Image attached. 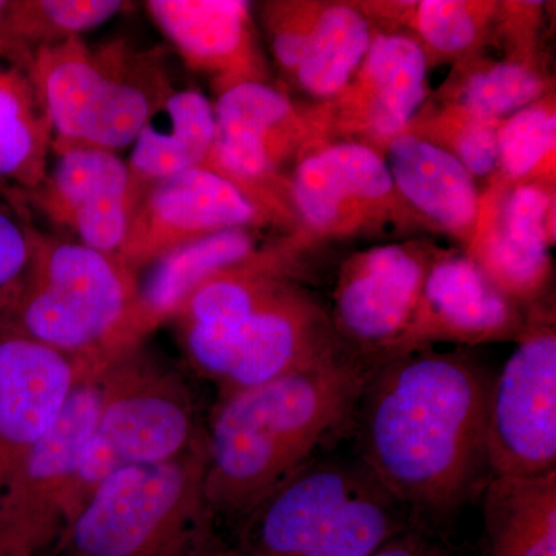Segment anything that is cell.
Returning <instances> with one entry per match:
<instances>
[{"label":"cell","mask_w":556,"mask_h":556,"mask_svg":"<svg viewBox=\"0 0 556 556\" xmlns=\"http://www.w3.org/2000/svg\"><path fill=\"white\" fill-rule=\"evenodd\" d=\"M493 379L456 354H399L369 372L356 412L365 471L397 504L452 510L486 467Z\"/></svg>","instance_id":"6da1fadb"},{"label":"cell","mask_w":556,"mask_h":556,"mask_svg":"<svg viewBox=\"0 0 556 556\" xmlns=\"http://www.w3.org/2000/svg\"><path fill=\"white\" fill-rule=\"evenodd\" d=\"M343 354L219 401L207 441L211 518L248 515L356 412L369 372Z\"/></svg>","instance_id":"7a4b0ae2"},{"label":"cell","mask_w":556,"mask_h":556,"mask_svg":"<svg viewBox=\"0 0 556 556\" xmlns=\"http://www.w3.org/2000/svg\"><path fill=\"white\" fill-rule=\"evenodd\" d=\"M170 320L222 399L339 353L327 317L268 255H251L208 277Z\"/></svg>","instance_id":"3957f363"},{"label":"cell","mask_w":556,"mask_h":556,"mask_svg":"<svg viewBox=\"0 0 556 556\" xmlns=\"http://www.w3.org/2000/svg\"><path fill=\"white\" fill-rule=\"evenodd\" d=\"M137 273L118 255L36 228L27 274L0 325L70 356L105 364L127 348Z\"/></svg>","instance_id":"277c9868"},{"label":"cell","mask_w":556,"mask_h":556,"mask_svg":"<svg viewBox=\"0 0 556 556\" xmlns=\"http://www.w3.org/2000/svg\"><path fill=\"white\" fill-rule=\"evenodd\" d=\"M28 72L53 129L51 153L126 149L175 90L164 54L126 40H64L33 53Z\"/></svg>","instance_id":"5b68a950"},{"label":"cell","mask_w":556,"mask_h":556,"mask_svg":"<svg viewBox=\"0 0 556 556\" xmlns=\"http://www.w3.org/2000/svg\"><path fill=\"white\" fill-rule=\"evenodd\" d=\"M206 437L166 463L116 471L65 529L70 556H193L211 521Z\"/></svg>","instance_id":"8992f818"},{"label":"cell","mask_w":556,"mask_h":556,"mask_svg":"<svg viewBox=\"0 0 556 556\" xmlns=\"http://www.w3.org/2000/svg\"><path fill=\"white\" fill-rule=\"evenodd\" d=\"M397 504L367 471L306 463L244 519L241 556H369L401 533Z\"/></svg>","instance_id":"52a82bcc"},{"label":"cell","mask_w":556,"mask_h":556,"mask_svg":"<svg viewBox=\"0 0 556 556\" xmlns=\"http://www.w3.org/2000/svg\"><path fill=\"white\" fill-rule=\"evenodd\" d=\"M97 383L100 407L76 468L67 527L116 471L175 459L204 438L182 380L138 345L110 358Z\"/></svg>","instance_id":"ba28073f"},{"label":"cell","mask_w":556,"mask_h":556,"mask_svg":"<svg viewBox=\"0 0 556 556\" xmlns=\"http://www.w3.org/2000/svg\"><path fill=\"white\" fill-rule=\"evenodd\" d=\"M518 345L493 379L486 409L492 477L556 470V334L551 321H526Z\"/></svg>","instance_id":"9c48e42d"},{"label":"cell","mask_w":556,"mask_h":556,"mask_svg":"<svg viewBox=\"0 0 556 556\" xmlns=\"http://www.w3.org/2000/svg\"><path fill=\"white\" fill-rule=\"evenodd\" d=\"M97 376L76 387L50 433L0 493V556H36L64 533L76 468L100 407Z\"/></svg>","instance_id":"30bf717a"},{"label":"cell","mask_w":556,"mask_h":556,"mask_svg":"<svg viewBox=\"0 0 556 556\" xmlns=\"http://www.w3.org/2000/svg\"><path fill=\"white\" fill-rule=\"evenodd\" d=\"M104 364L70 356L0 325V493Z\"/></svg>","instance_id":"8fae6325"},{"label":"cell","mask_w":556,"mask_h":556,"mask_svg":"<svg viewBox=\"0 0 556 556\" xmlns=\"http://www.w3.org/2000/svg\"><path fill=\"white\" fill-rule=\"evenodd\" d=\"M262 212L228 179L195 167L150 186L118 258L138 274L182 244L233 228H255Z\"/></svg>","instance_id":"7c38bea8"},{"label":"cell","mask_w":556,"mask_h":556,"mask_svg":"<svg viewBox=\"0 0 556 556\" xmlns=\"http://www.w3.org/2000/svg\"><path fill=\"white\" fill-rule=\"evenodd\" d=\"M54 155L56 164L38 188L14 189L17 195L79 243L118 254L141 199L126 161L115 152L90 148Z\"/></svg>","instance_id":"4fadbf2b"},{"label":"cell","mask_w":556,"mask_h":556,"mask_svg":"<svg viewBox=\"0 0 556 556\" xmlns=\"http://www.w3.org/2000/svg\"><path fill=\"white\" fill-rule=\"evenodd\" d=\"M214 115V146L201 167L237 186L266 219L278 166L299 141L298 113L265 80H247L219 91Z\"/></svg>","instance_id":"5bb4252c"},{"label":"cell","mask_w":556,"mask_h":556,"mask_svg":"<svg viewBox=\"0 0 556 556\" xmlns=\"http://www.w3.org/2000/svg\"><path fill=\"white\" fill-rule=\"evenodd\" d=\"M431 263L405 244L372 248L351 258L336 289L338 331L357 345L399 356Z\"/></svg>","instance_id":"9a60e30c"},{"label":"cell","mask_w":556,"mask_h":556,"mask_svg":"<svg viewBox=\"0 0 556 556\" xmlns=\"http://www.w3.org/2000/svg\"><path fill=\"white\" fill-rule=\"evenodd\" d=\"M526 327L517 303L468 257L434 260L401 354L430 342L478 343L518 339Z\"/></svg>","instance_id":"2e32d148"},{"label":"cell","mask_w":556,"mask_h":556,"mask_svg":"<svg viewBox=\"0 0 556 556\" xmlns=\"http://www.w3.org/2000/svg\"><path fill=\"white\" fill-rule=\"evenodd\" d=\"M554 208L551 193L532 182L517 186L490 212L479 207L468 258L517 305L535 300L547 285Z\"/></svg>","instance_id":"e0dca14e"},{"label":"cell","mask_w":556,"mask_h":556,"mask_svg":"<svg viewBox=\"0 0 556 556\" xmlns=\"http://www.w3.org/2000/svg\"><path fill=\"white\" fill-rule=\"evenodd\" d=\"M146 10L185 64L214 78L218 93L247 80H263L248 2L149 0Z\"/></svg>","instance_id":"ac0fdd59"},{"label":"cell","mask_w":556,"mask_h":556,"mask_svg":"<svg viewBox=\"0 0 556 556\" xmlns=\"http://www.w3.org/2000/svg\"><path fill=\"white\" fill-rule=\"evenodd\" d=\"M387 161L361 142H338L303 156L291 182V199L313 229L331 232L378 212L393 199Z\"/></svg>","instance_id":"d6986e66"},{"label":"cell","mask_w":556,"mask_h":556,"mask_svg":"<svg viewBox=\"0 0 556 556\" xmlns=\"http://www.w3.org/2000/svg\"><path fill=\"white\" fill-rule=\"evenodd\" d=\"M427 53L407 35H372L368 54L342 91L354 129L390 142L412 126L427 97Z\"/></svg>","instance_id":"ffe728a7"},{"label":"cell","mask_w":556,"mask_h":556,"mask_svg":"<svg viewBox=\"0 0 556 556\" xmlns=\"http://www.w3.org/2000/svg\"><path fill=\"white\" fill-rule=\"evenodd\" d=\"M394 189L420 214L464 239H473L479 199L473 175L430 139L404 131L388 142Z\"/></svg>","instance_id":"44dd1931"},{"label":"cell","mask_w":556,"mask_h":556,"mask_svg":"<svg viewBox=\"0 0 556 556\" xmlns=\"http://www.w3.org/2000/svg\"><path fill=\"white\" fill-rule=\"evenodd\" d=\"M255 228H233L182 244L150 265L138 283L137 302L130 320L135 345L163 321L170 320L182 303L208 277L255 254Z\"/></svg>","instance_id":"7402d4cb"},{"label":"cell","mask_w":556,"mask_h":556,"mask_svg":"<svg viewBox=\"0 0 556 556\" xmlns=\"http://www.w3.org/2000/svg\"><path fill=\"white\" fill-rule=\"evenodd\" d=\"M215 139L214 104L199 90L172 91L131 142L127 161L139 192L206 163Z\"/></svg>","instance_id":"603a6c76"},{"label":"cell","mask_w":556,"mask_h":556,"mask_svg":"<svg viewBox=\"0 0 556 556\" xmlns=\"http://www.w3.org/2000/svg\"><path fill=\"white\" fill-rule=\"evenodd\" d=\"M53 129L28 60L0 54V186L38 188L50 166Z\"/></svg>","instance_id":"cb8c5ba5"},{"label":"cell","mask_w":556,"mask_h":556,"mask_svg":"<svg viewBox=\"0 0 556 556\" xmlns=\"http://www.w3.org/2000/svg\"><path fill=\"white\" fill-rule=\"evenodd\" d=\"M484 522L486 556H556V470L492 477Z\"/></svg>","instance_id":"d4e9b609"},{"label":"cell","mask_w":556,"mask_h":556,"mask_svg":"<svg viewBox=\"0 0 556 556\" xmlns=\"http://www.w3.org/2000/svg\"><path fill=\"white\" fill-rule=\"evenodd\" d=\"M371 40L367 17L354 7H316L294 79L316 98L342 94L367 56Z\"/></svg>","instance_id":"484cf974"},{"label":"cell","mask_w":556,"mask_h":556,"mask_svg":"<svg viewBox=\"0 0 556 556\" xmlns=\"http://www.w3.org/2000/svg\"><path fill=\"white\" fill-rule=\"evenodd\" d=\"M126 5L119 0H9L0 16V54L30 60L40 49L83 38Z\"/></svg>","instance_id":"4316f807"},{"label":"cell","mask_w":556,"mask_h":556,"mask_svg":"<svg viewBox=\"0 0 556 556\" xmlns=\"http://www.w3.org/2000/svg\"><path fill=\"white\" fill-rule=\"evenodd\" d=\"M544 80L535 70L518 62H500L479 68L460 84L453 108L477 118H508L533 102L543 100Z\"/></svg>","instance_id":"83f0119b"},{"label":"cell","mask_w":556,"mask_h":556,"mask_svg":"<svg viewBox=\"0 0 556 556\" xmlns=\"http://www.w3.org/2000/svg\"><path fill=\"white\" fill-rule=\"evenodd\" d=\"M497 167L511 179L533 177L555 159L556 116L548 98L501 121L496 131Z\"/></svg>","instance_id":"f1b7e54d"},{"label":"cell","mask_w":556,"mask_h":556,"mask_svg":"<svg viewBox=\"0 0 556 556\" xmlns=\"http://www.w3.org/2000/svg\"><path fill=\"white\" fill-rule=\"evenodd\" d=\"M481 3L427 0L413 7L412 25L431 50L459 54L477 42L484 14Z\"/></svg>","instance_id":"f546056e"},{"label":"cell","mask_w":556,"mask_h":556,"mask_svg":"<svg viewBox=\"0 0 556 556\" xmlns=\"http://www.w3.org/2000/svg\"><path fill=\"white\" fill-rule=\"evenodd\" d=\"M35 232L28 207L16 190L0 186V314L27 274Z\"/></svg>","instance_id":"4dcf8cb0"},{"label":"cell","mask_w":556,"mask_h":556,"mask_svg":"<svg viewBox=\"0 0 556 556\" xmlns=\"http://www.w3.org/2000/svg\"><path fill=\"white\" fill-rule=\"evenodd\" d=\"M438 123L444 141L438 146L455 155L473 178L489 177L496 170L500 123L477 118L453 105Z\"/></svg>","instance_id":"1f68e13d"},{"label":"cell","mask_w":556,"mask_h":556,"mask_svg":"<svg viewBox=\"0 0 556 556\" xmlns=\"http://www.w3.org/2000/svg\"><path fill=\"white\" fill-rule=\"evenodd\" d=\"M369 556H438L420 538L397 533Z\"/></svg>","instance_id":"d6a6232c"},{"label":"cell","mask_w":556,"mask_h":556,"mask_svg":"<svg viewBox=\"0 0 556 556\" xmlns=\"http://www.w3.org/2000/svg\"><path fill=\"white\" fill-rule=\"evenodd\" d=\"M7 5H9V0H0V16H2L3 11H5Z\"/></svg>","instance_id":"836d02e7"},{"label":"cell","mask_w":556,"mask_h":556,"mask_svg":"<svg viewBox=\"0 0 556 556\" xmlns=\"http://www.w3.org/2000/svg\"><path fill=\"white\" fill-rule=\"evenodd\" d=\"M204 556H241L240 552H233V554H211V555H204Z\"/></svg>","instance_id":"e575fe53"}]
</instances>
